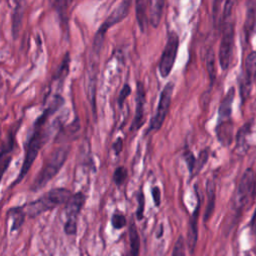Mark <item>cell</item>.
Here are the masks:
<instances>
[{
  "instance_id": "1",
  "label": "cell",
  "mask_w": 256,
  "mask_h": 256,
  "mask_svg": "<svg viewBox=\"0 0 256 256\" xmlns=\"http://www.w3.org/2000/svg\"><path fill=\"white\" fill-rule=\"evenodd\" d=\"M64 104V99L61 95L55 94L52 97V100L48 104V106L43 110V112L39 115V117L35 120L30 135L27 139L26 148H25V156L24 160L19 172L18 177L13 182L11 187H14L19 182L22 181V179L26 176L28 171L30 170L34 160L36 159L39 151L41 148L45 145L49 138V128L47 127V123L49 118L56 113L61 106Z\"/></svg>"
},
{
  "instance_id": "2",
  "label": "cell",
  "mask_w": 256,
  "mask_h": 256,
  "mask_svg": "<svg viewBox=\"0 0 256 256\" xmlns=\"http://www.w3.org/2000/svg\"><path fill=\"white\" fill-rule=\"evenodd\" d=\"M69 154L68 146H60L56 148L49 157L45 160L41 170L35 177L32 185L31 191L36 192L47 185V183L52 180L60 171Z\"/></svg>"
},
{
  "instance_id": "3",
  "label": "cell",
  "mask_w": 256,
  "mask_h": 256,
  "mask_svg": "<svg viewBox=\"0 0 256 256\" xmlns=\"http://www.w3.org/2000/svg\"><path fill=\"white\" fill-rule=\"evenodd\" d=\"M255 173L253 169L248 168L242 174L232 199V214L230 216L231 226L236 223L245 207L249 204L255 191Z\"/></svg>"
},
{
  "instance_id": "4",
  "label": "cell",
  "mask_w": 256,
  "mask_h": 256,
  "mask_svg": "<svg viewBox=\"0 0 256 256\" xmlns=\"http://www.w3.org/2000/svg\"><path fill=\"white\" fill-rule=\"evenodd\" d=\"M71 196V191L66 188H53L37 200L26 204V214L29 217H36L41 213L52 210L59 205L66 204Z\"/></svg>"
},
{
  "instance_id": "5",
  "label": "cell",
  "mask_w": 256,
  "mask_h": 256,
  "mask_svg": "<svg viewBox=\"0 0 256 256\" xmlns=\"http://www.w3.org/2000/svg\"><path fill=\"white\" fill-rule=\"evenodd\" d=\"M131 6V0H123L111 13L110 15L105 19V21L100 25L99 29L95 33L92 48H91V56L98 58L99 53L101 52L104 38L106 35V32L115 24L121 22L124 20V18L127 17L129 10Z\"/></svg>"
},
{
  "instance_id": "6",
  "label": "cell",
  "mask_w": 256,
  "mask_h": 256,
  "mask_svg": "<svg viewBox=\"0 0 256 256\" xmlns=\"http://www.w3.org/2000/svg\"><path fill=\"white\" fill-rule=\"evenodd\" d=\"M179 48V37L176 32L171 31L168 34L165 47L160 57L158 69L162 78H166L172 71Z\"/></svg>"
},
{
  "instance_id": "7",
  "label": "cell",
  "mask_w": 256,
  "mask_h": 256,
  "mask_svg": "<svg viewBox=\"0 0 256 256\" xmlns=\"http://www.w3.org/2000/svg\"><path fill=\"white\" fill-rule=\"evenodd\" d=\"M173 90H174V84L172 82H168L162 89L158 106L154 116L151 119L150 127L148 131H157L162 127L171 105Z\"/></svg>"
},
{
  "instance_id": "8",
  "label": "cell",
  "mask_w": 256,
  "mask_h": 256,
  "mask_svg": "<svg viewBox=\"0 0 256 256\" xmlns=\"http://www.w3.org/2000/svg\"><path fill=\"white\" fill-rule=\"evenodd\" d=\"M234 43V26L230 21H226L222 29V37L219 45L218 60L222 70H227L230 65Z\"/></svg>"
},
{
  "instance_id": "9",
  "label": "cell",
  "mask_w": 256,
  "mask_h": 256,
  "mask_svg": "<svg viewBox=\"0 0 256 256\" xmlns=\"http://www.w3.org/2000/svg\"><path fill=\"white\" fill-rule=\"evenodd\" d=\"M255 78H256V51H251L245 59L243 78L241 79V82H240V92L243 100L249 95L252 83L255 80Z\"/></svg>"
},
{
  "instance_id": "10",
  "label": "cell",
  "mask_w": 256,
  "mask_h": 256,
  "mask_svg": "<svg viewBox=\"0 0 256 256\" xmlns=\"http://www.w3.org/2000/svg\"><path fill=\"white\" fill-rule=\"evenodd\" d=\"M146 104V92L142 82H137L136 89V106H135V116L132 121L131 131H137L144 123V112Z\"/></svg>"
},
{
  "instance_id": "11",
  "label": "cell",
  "mask_w": 256,
  "mask_h": 256,
  "mask_svg": "<svg viewBox=\"0 0 256 256\" xmlns=\"http://www.w3.org/2000/svg\"><path fill=\"white\" fill-rule=\"evenodd\" d=\"M17 128L10 131L7 139L2 143V146L0 148V182L12 161V153L15 146V135Z\"/></svg>"
},
{
  "instance_id": "12",
  "label": "cell",
  "mask_w": 256,
  "mask_h": 256,
  "mask_svg": "<svg viewBox=\"0 0 256 256\" xmlns=\"http://www.w3.org/2000/svg\"><path fill=\"white\" fill-rule=\"evenodd\" d=\"M151 0H135V15L138 26L142 32H145L149 24Z\"/></svg>"
},
{
  "instance_id": "13",
  "label": "cell",
  "mask_w": 256,
  "mask_h": 256,
  "mask_svg": "<svg viewBox=\"0 0 256 256\" xmlns=\"http://www.w3.org/2000/svg\"><path fill=\"white\" fill-rule=\"evenodd\" d=\"M85 203V195L82 192L72 194L66 205V216L67 220L77 221V217Z\"/></svg>"
},
{
  "instance_id": "14",
  "label": "cell",
  "mask_w": 256,
  "mask_h": 256,
  "mask_svg": "<svg viewBox=\"0 0 256 256\" xmlns=\"http://www.w3.org/2000/svg\"><path fill=\"white\" fill-rule=\"evenodd\" d=\"M234 96H235V89L234 87H231L229 88V90L227 91L226 95L224 96L223 100L220 103L219 110H218V116H219L218 123L231 121L230 117L232 113V104H233Z\"/></svg>"
},
{
  "instance_id": "15",
  "label": "cell",
  "mask_w": 256,
  "mask_h": 256,
  "mask_svg": "<svg viewBox=\"0 0 256 256\" xmlns=\"http://www.w3.org/2000/svg\"><path fill=\"white\" fill-rule=\"evenodd\" d=\"M200 206H201V202L198 201L195 210L193 211L191 218H190V222H189V229H188V246L190 249V252L194 251V248L196 246V242H197V238H198V216H199V210H200Z\"/></svg>"
},
{
  "instance_id": "16",
  "label": "cell",
  "mask_w": 256,
  "mask_h": 256,
  "mask_svg": "<svg viewBox=\"0 0 256 256\" xmlns=\"http://www.w3.org/2000/svg\"><path fill=\"white\" fill-rule=\"evenodd\" d=\"M73 0H52V6L55 12L58 15L60 25L63 30H66L68 27V11Z\"/></svg>"
},
{
  "instance_id": "17",
  "label": "cell",
  "mask_w": 256,
  "mask_h": 256,
  "mask_svg": "<svg viewBox=\"0 0 256 256\" xmlns=\"http://www.w3.org/2000/svg\"><path fill=\"white\" fill-rule=\"evenodd\" d=\"M206 196H207V205H206L205 212H204V221L205 222H207L211 218V216L214 212L215 203H216V187H215V183L212 180L207 181Z\"/></svg>"
},
{
  "instance_id": "18",
  "label": "cell",
  "mask_w": 256,
  "mask_h": 256,
  "mask_svg": "<svg viewBox=\"0 0 256 256\" xmlns=\"http://www.w3.org/2000/svg\"><path fill=\"white\" fill-rule=\"evenodd\" d=\"M255 26H256V0H248L246 20L244 25L247 38L251 36Z\"/></svg>"
},
{
  "instance_id": "19",
  "label": "cell",
  "mask_w": 256,
  "mask_h": 256,
  "mask_svg": "<svg viewBox=\"0 0 256 256\" xmlns=\"http://www.w3.org/2000/svg\"><path fill=\"white\" fill-rule=\"evenodd\" d=\"M165 5V0H151L150 12H149V23L154 27L157 28L160 24L163 9Z\"/></svg>"
},
{
  "instance_id": "20",
  "label": "cell",
  "mask_w": 256,
  "mask_h": 256,
  "mask_svg": "<svg viewBox=\"0 0 256 256\" xmlns=\"http://www.w3.org/2000/svg\"><path fill=\"white\" fill-rule=\"evenodd\" d=\"M129 240H130V255L138 256L140 251V237L135 226V223L132 222L129 227Z\"/></svg>"
},
{
  "instance_id": "21",
  "label": "cell",
  "mask_w": 256,
  "mask_h": 256,
  "mask_svg": "<svg viewBox=\"0 0 256 256\" xmlns=\"http://www.w3.org/2000/svg\"><path fill=\"white\" fill-rule=\"evenodd\" d=\"M206 69L210 81V85L212 86L216 80V66H215V53L213 49H209L206 53Z\"/></svg>"
},
{
  "instance_id": "22",
  "label": "cell",
  "mask_w": 256,
  "mask_h": 256,
  "mask_svg": "<svg viewBox=\"0 0 256 256\" xmlns=\"http://www.w3.org/2000/svg\"><path fill=\"white\" fill-rule=\"evenodd\" d=\"M11 213V217L13 219V222H12V231H16L17 229H19L24 220H25V211L23 209V207H14V208H11L10 211Z\"/></svg>"
},
{
  "instance_id": "23",
  "label": "cell",
  "mask_w": 256,
  "mask_h": 256,
  "mask_svg": "<svg viewBox=\"0 0 256 256\" xmlns=\"http://www.w3.org/2000/svg\"><path fill=\"white\" fill-rule=\"evenodd\" d=\"M69 63H70V55L67 52L62 60L61 65L59 66L58 71L54 75V79H62L66 77V74L69 72Z\"/></svg>"
},
{
  "instance_id": "24",
  "label": "cell",
  "mask_w": 256,
  "mask_h": 256,
  "mask_svg": "<svg viewBox=\"0 0 256 256\" xmlns=\"http://www.w3.org/2000/svg\"><path fill=\"white\" fill-rule=\"evenodd\" d=\"M127 175H128V172L124 166L117 167L113 173V180L115 184L117 186H121L127 179Z\"/></svg>"
},
{
  "instance_id": "25",
  "label": "cell",
  "mask_w": 256,
  "mask_h": 256,
  "mask_svg": "<svg viewBox=\"0 0 256 256\" xmlns=\"http://www.w3.org/2000/svg\"><path fill=\"white\" fill-rule=\"evenodd\" d=\"M111 224L115 229H121L126 225V217L122 213H114L111 217Z\"/></svg>"
},
{
  "instance_id": "26",
  "label": "cell",
  "mask_w": 256,
  "mask_h": 256,
  "mask_svg": "<svg viewBox=\"0 0 256 256\" xmlns=\"http://www.w3.org/2000/svg\"><path fill=\"white\" fill-rule=\"evenodd\" d=\"M249 127H250V124L249 123H246L238 132V135H237V148L238 149H242L244 146H245V139H246V135L249 131Z\"/></svg>"
},
{
  "instance_id": "27",
  "label": "cell",
  "mask_w": 256,
  "mask_h": 256,
  "mask_svg": "<svg viewBox=\"0 0 256 256\" xmlns=\"http://www.w3.org/2000/svg\"><path fill=\"white\" fill-rule=\"evenodd\" d=\"M144 207H145V197L143 191H139L137 195V211L136 215L139 220L143 219L144 215Z\"/></svg>"
},
{
  "instance_id": "28",
  "label": "cell",
  "mask_w": 256,
  "mask_h": 256,
  "mask_svg": "<svg viewBox=\"0 0 256 256\" xmlns=\"http://www.w3.org/2000/svg\"><path fill=\"white\" fill-rule=\"evenodd\" d=\"M208 157H209V153H208V150H203L200 152L199 154V158L196 159V165H195V170H194V173H198L202 167L206 164L207 160H208ZM193 173V174H194Z\"/></svg>"
},
{
  "instance_id": "29",
  "label": "cell",
  "mask_w": 256,
  "mask_h": 256,
  "mask_svg": "<svg viewBox=\"0 0 256 256\" xmlns=\"http://www.w3.org/2000/svg\"><path fill=\"white\" fill-rule=\"evenodd\" d=\"M172 256H185V242L183 237H179L174 245Z\"/></svg>"
},
{
  "instance_id": "30",
  "label": "cell",
  "mask_w": 256,
  "mask_h": 256,
  "mask_svg": "<svg viewBox=\"0 0 256 256\" xmlns=\"http://www.w3.org/2000/svg\"><path fill=\"white\" fill-rule=\"evenodd\" d=\"M184 159L186 161V164L188 166L190 174L193 175L194 170H195V165H196V158L194 157V155H193V153L191 151L186 150L184 152Z\"/></svg>"
},
{
  "instance_id": "31",
  "label": "cell",
  "mask_w": 256,
  "mask_h": 256,
  "mask_svg": "<svg viewBox=\"0 0 256 256\" xmlns=\"http://www.w3.org/2000/svg\"><path fill=\"white\" fill-rule=\"evenodd\" d=\"M130 94H131V87H130V85L125 84V85L122 87L121 91L119 92V95H118V98H117V103H118L119 107H122L123 103L125 102V100L127 99V97H128Z\"/></svg>"
},
{
  "instance_id": "32",
  "label": "cell",
  "mask_w": 256,
  "mask_h": 256,
  "mask_svg": "<svg viewBox=\"0 0 256 256\" xmlns=\"http://www.w3.org/2000/svg\"><path fill=\"white\" fill-rule=\"evenodd\" d=\"M236 4V0H225L224 2V8H223V19L227 21L228 18L232 15L234 6Z\"/></svg>"
},
{
  "instance_id": "33",
  "label": "cell",
  "mask_w": 256,
  "mask_h": 256,
  "mask_svg": "<svg viewBox=\"0 0 256 256\" xmlns=\"http://www.w3.org/2000/svg\"><path fill=\"white\" fill-rule=\"evenodd\" d=\"M64 231L67 235H75L77 233V221L67 220L64 225Z\"/></svg>"
},
{
  "instance_id": "34",
  "label": "cell",
  "mask_w": 256,
  "mask_h": 256,
  "mask_svg": "<svg viewBox=\"0 0 256 256\" xmlns=\"http://www.w3.org/2000/svg\"><path fill=\"white\" fill-rule=\"evenodd\" d=\"M152 197H153L155 205L159 206L160 203H161V192H160V189L157 186L152 188Z\"/></svg>"
},
{
  "instance_id": "35",
  "label": "cell",
  "mask_w": 256,
  "mask_h": 256,
  "mask_svg": "<svg viewBox=\"0 0 256 256\" xmlns=\"http://www.w3.org/2000/svg\"><path fill=\"white\" fill-rule=\"evenodd\" d=\"M123 148V140L121 138H119L114 144H113V149L115 151L116 154H119L122 151Z\"/></svg>"
},
{
  "instance_id": "36",
  "label": "cell",
  "mask_w": 256,
  "mask_h": 256,
  "mask_svg": "<svg viewBox=\"0 0 256 256\" xmlns=\"http://www.w3.org/2000/svg\"><path fill=\"white\" fill-rule=\"evenodd\" d=\"M25 2H26V0H9V3H10V5H12V8L16 7V6L25 5Z\"/></svg>"
},
{
  "instance_id": "37",
  "label": "cell",
  "mask_w": 256,
  "mask_h": 256,
  "mask_svg": "<svg viewBox=\"0 0 256 256\" xmlns=\"http://www.w3.org/2000/svg\"><path fill=\"white\" fill-rule=\"evenodd\" d=\"M256 224V209H255V212L253 214V217H252V220H251V225L254 226Z\"/></svg>"
},
{
  "instance_id": "38",
  "label": "cell",
  "mask_w": 256,
  "mask_h": 256,
  "mask_svg": "<svg viewBox=\"0 0 256 256\" xmlns=\"http://www.w3.org/2000/svg\"><path fill=\"white\" fill-rule=\"evenodd\" d=\"M127 256H131V255H130V254H128V255H127Z\"/></svg>"
}]
</instances>
